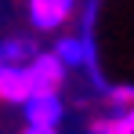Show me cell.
Segmentation results:
<instances>
[{
	"label": "cell",
	"instance_id": "cell-2",
	"mask_svg": "<svg viewBox=\"0 0 134 134\" xmlns=\"http://www.w3.org/2000/svg\"><path fill=\"white\" fill-rule=\"evenodd\" d=\"M29 94H36V83H33L29 65H4L0 69V98H4V102L25 105Z\"/></svg>",
	"mask_w": 134,
	"mask_h": 134
},
{
	"label": "cell",
	"instance_id": "cell-1",
	"mask_svg": "<svg viewBox=\"0 0 134 134\" xmlns=\"http://www.w3.org/2000/svg\"><path fill=\"white\" fill-rule=\"evenodd\" d=\"M25 120H29V127H58L62 123V116H65V105H62V98H58V91H36V94H29L25 98Z\"/></svg>",
	"mask_w": 134,
	"mask_h": 134
},
{
	"label": "cell",
	"instance_id": "cell-9",
	"mask_svg": "<svg viewBox=\"0 0 134 134\" xmlns=\"http://www.w3.org/2000/svg\"><path fill=\"white\" fill-rule=\"evenodd\" d=\"M22 134H58V131H51V127H25Z\"/></svg>",
	"mask_w": 134,
	"mask_h": 134
},
{
	"label": "cell",
	"instance_id": "cell-6",
	"mask_svg": "<svg viewBox=\"0 0 134 134\" xmlns=\"http://www.w3.org/2000/svg\"><path fill=\"white\" fill-rule=\"evenodd\" d=\"M54 54L62 58V65H80V62H91V44L87 40H80V36H62L58 47H54Z\"/></svg>",
	"mask_w": 134,
	"mask_h": 134
},
{
	"label": "cell",
	"instance_id": "cell-7",
	"mask_svg": "<svg viewBox=\"0 0 134 134\" xmlns=\"http://www.w3.org/2000/svg\"><path fill=\"white\" fill-rule=\"evenodd\" d=\"M91 134H134V105L116 116H105V120H94L91 123Z\"/></svg>",
	"mask_w": 134,
	"mask_h": 134
},
{
	"label": "cell",
	"instance_id": "cell-3",
	"mask_svg": "<svg viewBox=\"0 0 134 134\" xmlns=\"http://www.w3.org/2000/svg\"><path fill=\"white\" fill-rule=\"evenodd\" d=\"M72 7H76V0H29V22L51 33L72 15Z\"/></svg>",
	"mask_w": 134,
	"mask_h": 134
},
{
	"label": "cell",
	"instance_id": "cell-8",
	"mask_svg": "<svg viewBox=\"0 0 134 134\" xmlns=\"http://www.w3.org/2000/svg\"><path fill=\"white\" fill-rule=\"evenodd\" d=\"M112 105H134V87H116L112 91Z\"/></svg>",
	"mask_w": 134,
	"mask_h": 134
},
{
	"label": "cell",
	"instance_id": "cell-10",
	"mask_svg": "<svg viewBox=\"0 0 134 134\" xmlns=\"http://www.w3.org/2000/svg\"><path fill=\"white\" fill-rule=\"evenodd\" d=\"M4 65H7V62H4V58H0V69H4Z\"/></svg>",
	"mask_w": 134,
	"mask_h": 134
},
{
	"label": "cell",
	"instance_id": "cell-5",
	"mask_svg": "<svg viewBox=\"0 0 134 134\" xmlns=\"http://www.w3.org/2000/svg\"><path fill=\"white\" fill-rule=\"evenodd\" d=\"M0 58L7 65H29L36 58V44L33 40H22V36H11V40L0 44Z\"/></svg>",
	"mask_w": 134,
	"mask_h": 134
},
{
	"label": "cell",
	"instance_id": "cell-4",
	"mask_svg": "<svg viewBox=\"0 0 134 134\" xmlns=\"http://www.w3.org/2000/svg\"><path fill=\"white\" fill-rule=\"evenodd\" d=\"M29 72H33L36 91H58L62 80H65V65H62V58H58L54 51H51V54H36V58L29 62Z\"/></svg>",
	"mask_w": 134,
	"mask_h": 134
}]
</instances>
